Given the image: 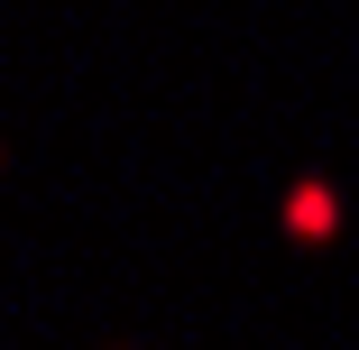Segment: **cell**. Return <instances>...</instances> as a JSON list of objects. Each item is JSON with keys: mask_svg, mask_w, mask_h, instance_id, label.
<instances>
[{"mask_svg": "<svg viewBox=\"0 0 359 350\" xmlns=\"http://www.w3.org/2000/svg\"><path fill=\"white\" fill-rule=\"evenodd\" d=\"M276 231L295 240V249H332L341 231H350V203H341V184L332 175H295L276 194Z\"/></svg>", "mask_w": 359, "mask_h": 350, "instance_id": "1", "label": "cell"}]
</instances>
